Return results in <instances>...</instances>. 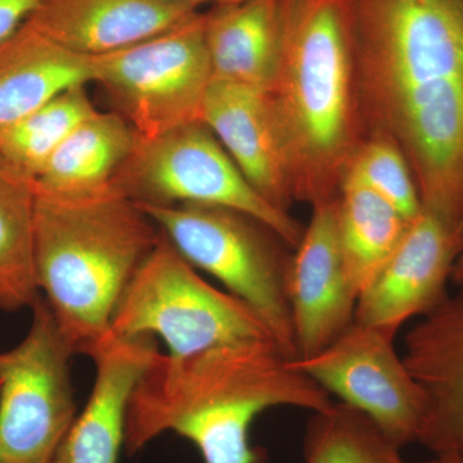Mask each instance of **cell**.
<instances>
[{"mask_svg": "<svg viewBox=\"0 0 463 463\" xmlns=\"http://www.w3.org/2000/svg\"><path fill=\"white\" fill-rule=\"evenodd\" d=\"M157 352L152 337H120L112 332L90 356L96 364L93 390L52 463H118L130 397Z\"/></svg>", "mask_w": 463, "mask_h": 463, "instance_id": "5bb4252c", "label": "cell"}, {"mask_svg": "<svg viewBox=\"0 0 463 463\" xmlns=\"http://www.w3.org/2000/svg\"><path fill=\"white\" fill-rule=\"evenodd\" d=\"M197 9L179 0H43L33 27L81 56H103L172 29Z\"/></svg>", "mask_w": 463, "mask_h": 463, "instance_id": "2e32d148", "label": "cell"}, {"mask_svg": "<svg viewBox=\"0 0 463 463\" xmlns=\"http://www.w3.org/2000/svg\"><path fill=\"white\" fill-rule=\"evenodd\" d=\"M410 223L361 182L344 178L337 197V237L347 279L358 298L389 263Z\"/></svg>", "mask_w": 463, "mask_h": 463, "instance_id": "ffe728a7", "label": "cell"}, {"mask_svg": "<svg viewBox=\"0 0 463 463\" xmlns=\"http://www.w3.org/2000/svg\"><path fill=\"white\" fill-rule=\"evenodd\" d=\"M288 295L295 359L318 354L354 323L358 294L341 257L337 199L313 205L310 223L292 255Z\"/></svg>", "mask_w": 463, "mask_h": 463, "instance_id": "7c38bea8", "label": "cell"}, {"mask_svg": "<svg viewBox=\"0 0 463 463\" xmlns=\"http://www.w3.org/2000/svg\"><path fill=\"white\" fill-rule=\"evenodd\" d=\"M91 58L93 83L108 90L139 138L201 121L213 74L199 12L154 38Z\"/></svg>", "mask_w": 463, "mask_h": 463, "instance_id": "ba28073f", "label": "cell"}, {"mask_svg": "<svg viewBox=\"0 0 463 463\" xmlns=\"http://www.w3.org/2000/svg\"><path fill=\"white\" fill-rule=\"evenodd\" d=\"M365 136L394 143L422 209L463 228V0H353Z\"/></svg>", "mask_w": 463, "mask_h": 463, "instance_id": "6da1fadb", "label": "cell"}, {"mask_svg": "<svg viewBox=\"0 0 463 463\" xmlns=\"http://www.w3.org/2000/svg\"><path fill=\"white\" fill-rule=\"evenodd\" d=\"M463 246V228L422 209L401 245L356 301L355 322L397 334L448 297L447 282Z\"/></svg>", "mask_w": 463, "mask_h": 463, "instance_id": "8fae6325", "label": "cell"}, {"mask_svg": "<svg viewBox=\"0 0 463 463\" xmlns=\"http://www.w3.org/2000/svg\"><path fill=\"white\" fill-rule=\"evenodd\" d=\"M438 463H463L458 457L453 455L437 456Z\"/></svg>", "mask_w": 463, "mask_h": 463, "instance_id": "83f0119b", "label": "cell"}, {"mask_svg": "<svg viewBox=\"0 0 463 463\" xmlns=\"http://www.w3.org/2000/svg\"><path fill=\"white\" fill-rule=\"evenodd\" d=\"M137 205L188 263L214 276L251 307L282 352L297 358L288 295L292 255L279 234L225 207Z\"/></svg>", "mask_w": 463, "mask_h": 463, "instance_id": "5b68a950", "label": "cell"}, {"mask_svg": "<svg viewBox=\"0 0 463 463\" xmlns=\"http://www.w3.org/2000/svg\"><path fill=\"white\" fill-rule=\"evenodd\" d=\"M35 181L0 161V310L32 307L41 298L35 272Z\"/></svg>", "mask_w": 463, "mask_h": 463, "instance_id": "44dd1931", "label": "cell"}, {"mask_svg": "<svg viewBox=\"0 0 463 463\" xmlns=\"http://www.w3.org/2000/svg\"><path fill=\"white\" fill-rule=\"evenodd\" d=\"M132 125L118 112L91 115L61 143L35 178V190L75 197L111 187L137 143Z\"/></svg>", "mask_w": 463, "mask_h": 463, "instance_id": "d6986e66", "label": "cell"}, {"mask_svg": "<svg viewBox=\"0 0 463 463\" xmlns=\"http://www.w3.org/2000/svg\"><path fill=\"white\" fill-rule=\"evenodd\" d=\"M403 361L426 397L419 443L463 461V288L407 332Z\"/></svg>", "mask_w": 463, "mask_h": 463, "instance_id": "4fadbf2b", "label": "cell"}, {"mask_svg": "<svg viewBox=\"0 0 463 463\" xmlns=\"http://www.w3.org/2000/svg\"><path fill=\"white\" fill-rule=\"evenodd\" d=\"M88 83H93V58L66 50L26 20L0 42V130Z\"/></svg>", "mask_w": 463, "mask_h": 463, "instance_id": "ac0fdd59", "label": "cell"}, {"mask_svg": "<svg viewBox=\"0 0 463 463\" xmlns=\"http://www.w3.org/2000/svg\"><path fill=\"white\" fill-rule=\"evenodd\" d=\"M213 80L268 93L281 42V0H242L203 14Z\"/></svg>", "mask_w": 463, "mask_h": 463, "instance_id": "e0dca14e", "label": "cell"}, {"mask_svg": "<svg viewBox=\"0 0 463 463\" xmlns=\"http://www.w3.org/2000/svg\"><path fill=\"white\" fill-rule=\"evenodd\" d=\"M294 200H336L367 138L356 88L353 0H281V42L267 93Z\"/></svg>", "mask_w": 463, "mask_h": 463, "instance_id": "3957f363", "label": "cell"}, {"mask_svg": "<svg viewBox=\"0 0 463 463\" xmlns=\"http://www.w3.org/2000/svg\"><path fill=\"white\" fill-rule=\"evenodd\" d=\"M453 282L458 285L459 288H463V246L461 252H459L458 258H457L455 267H453L452 277Z\"/></svg>", "mask_w": 463, "mask_h": 463, "instance_id": "484cf974", "label": "cell"}, {"mask_svg": "<svg viewBox=\"0 0 463 463\" xmlns=\"http://www.w3.org/2000/svg\"><path fill=\"white\" fill-rule=\"evenodd\" d=\"M394 332L353 323L334 343L291 364L365 414L395 446L419 443L426 397L395 349Z\"/></svg>", "mask_w": 463, "mask_h": 463, "instance_id": "30bf717a", "label": "cell"}, {"mask_svg": "<svg viewBox=\"0 0 463 463\" xmlns=\"http://www.w3.org/2000/svg\"><path fill=\"white\" fill-rule=\"evenodd\" d=\"M331 395L300 373L274 341L216 346L190 355L157 352L130 397L125 450L136 455L154 439L176 432L203 463H260L250 429L274 407L321 412Z\"/></svg>", "mask_w": 463, "mask_h": 463, "instance_id": "7a4b0ae2", "label": "cell"}, {"mask_svg": "<svg viewBox=\"0 0 463 463\" xmlns=\"http://www.w3.org/2000/svg\"><path fill=\"white\" fill-rule=\"evenodd\" d=\"M161 237L114 184L85 196L36 192V281L74 355L91 356L111 336L116 307Z\"/></svg>", "mask_w": 463, "mask_h": 463, "instance_id": "277c9868", "label": "cell"}, {"mask_svg": "<svg viewBox=\"0 0 463 463\" xmlns=\"http://www.w3.org/2000/svg\"><path fill=\"white\" fill-rule=\"evenodd\" d=\"M112 184L136 203L236 210L267 225L294 250L306 230L255 191L201 121L155 138L138 137Z\"/></svg>", "mask_w": 463, "mask_h": 463, "instance_id": "52a82bcc", "label": "cell"}, {"mask_svg": "<svg viewBox=\"0 0 463 463\" xmlns=\"http://www.w3.org/2000/svg\"><path fill=\"white\" fill-rule=\"evenodd\" d=\"M111 330L120 337H160L176 356L274 341L251 307L203 279L164 234L125 289Z\"/></svg>", "mask_w": 463, "mask_h": 463, "instance_id": "8992f818", "label": "cell"}, {"mask_svg": "<svg viewBox=\"0 0 463 463\" xmlns=\"http://www.w3.org/2000/svg\"><path fill=\"white\" fill-rule=\"evenodd\" d=\"M0 386H2V377H0Z\"/></svg>", "mask_w": 463, "mask_h": 463, "instance_id": "f1b7e54d", "label": "cell"}, {"mask_svg": "<svg viewBox=\"0 0 463 463\" xmlns=\"http://www.w3.org/2000/svg\"><path fill=\"white\" fill-rule=\"evenodd\" d=\"M179 2L185 3V5H191L192 8L197 9L203 5H231V3H239L242 0H179Z\"/></svg>", "mask_w": 463, "mask_h": 463, "instance_id": "4316f807", "label": "cell"}, {"mask_svg": "<svg viewBox=\"0 0 463 463\" xmlns=\"http://www.w3.org/2000/svg\"><path fill=\"white\" fill-rule=\"evenodd\" d=\"M304 463L410 462L365 414L344 403L312 413L304 438Z\"/></svg>", "mask_w": 463, "mask_h": 463, "instance_id": "603a6c76", "label": "cell"}, {"mask_svg": "<svg viewBox=\"0 0 463 463\" xmlns=\"http://www.w3.org/2000/svg\"><path fill=\"white\" fill-rule=\"evenodd\" d=\"M99 109L87 85H76L0 130V161L35 181L78 125Z\"/></svg>", "mask_w": 463, "mask_h": 463, "instance_id": "7402d4cb", "label": "cell"}, {"mask_svg": "<svg viewBox=\"0 0 463 463\" xmlns=\"http://www.w3.org/2000/svg\"><path fill=\"white\" fill-rule=\"evenodd\" d=\"M345 176H352L379 194L412 222L422 210L421 199L404 155L389 139L370 136L356 149Z\"/></svg>", "mask_w": 463, "mask_h": 463, "instance_id": "cb8c5ba5", "label": "cell"}, {"mask_svg": "<svg viewBox=\"0 0 463 463\" xmlns=\"http://www.w3.org/2000/svg\"><path fill=\"white\" fill-rule=\"evenodd\" d=\"M43 0H0V42L16 32Z\"/></svg>", "mask_w": 463, "mask_h": 463, "instance_id": "d4e9b609", "label": "cell"}, {"mask_svg": "<svg viewBox=\"0 0 463 463\" xmlns=\"http://www.w3.org/2000/svg\"><path fill=\"white\" fill-rule=\"evenodd\" d=\"M32 310L25 339L0 353V463H52L76 419L74 353L42 295Z\"/></svg>", "mask_w": 463, "mask_h": 463, "instance_id": "9c48e42d", "label": "cell"}, {"mask_svg": "<svg viewBox=\"0 0 463 463\" xmlns=\"http://www.w3.org/2000/svg\"><path fill=\"white\" fill-rule=\"evenodd\" d=\"M201 121L255 191L270 205L289 213L295 200L267 93L213 80L203 100Z\"/></svg>", "mask_w": 463, "mask_h": 463, "instance_id": "9a60e30c", "label": "cell"}]
</instances>
